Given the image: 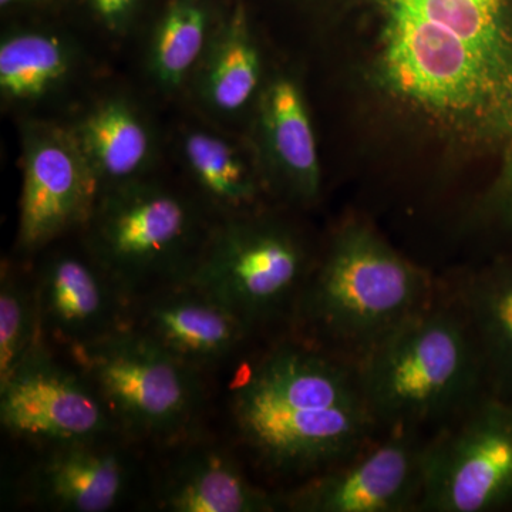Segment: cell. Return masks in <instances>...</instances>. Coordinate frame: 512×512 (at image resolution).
Returning a JSON list of instances; mask_svg holds the SVG:
<instances>
[{"label": "cell", "mask_w": 512, "mask_h": 512, "mask_svg": "<svg viewBox=\"0 0 512 512\" xmlns=\"http://www.w3.org/2000/svg\"><path fill=\"white\" fill-rule=\"evenodd\" d=\"M268 73L241 2L222 19L184 99L202 119L247 134Z\"/></svg>", "instance_id": "ac0fdd59"}, {"label": "cell", "mask_w": 512, "mask_h": 512, "mask_svg": "<svg viewBox=\"0 0 512 512\" xmlns=\"http://www.w3.org/2000/svg\"><path fill=\"white\" fill-rule=\"evenodd\" d=\"M82 5L100 35L121 43L136 33L147 0H82Z\"/></svg>", "instance_id": "603a6c76"}, {"label": "cell", "mask_w": 512, "mask_h": 512, "mask_svg": "<svg viewBox=\"0 0 512 512\" xmlns=\"http://www.w3.org/2000/svg\"><path fill=\"white\" fill-rule=\"evenodd\" d=\"M356 367L382 433H433L487 393L476 343L446 286Z\"/></svg>", "instance_id": "3957f363"}, {"label": "cell", "mask_w": 512, "mask_h": 512, "mask_svg": "<svg viewBox=\"0 0 512 512\" xmlns=\"http://www.w3.org/2000/svg\"><path fill=\"white\" fill-rule=\"evenodd\" d=\"M473 336L487 393L512 402V255L447 288Z\"/></svg>", "instance_id": "ffe728a7"}, {"label": "cell", "mask_w": 512, "mask_h": 512, "mask_svg": "<svg viewBox=\"0 0 512 512\" xmlns=\"http://www.w3.org/2000/svg\"><path fill=\"white\" fill-rule=\"evenodd\" d=\"M419 512L512 511V402L485 393L426 437Z\"/></svg>", "instance_id": "52a82bcc"}, {"label": "cell", "mask_w": 512, "mask_h": 512, "mask_svg": "<svg viewBox=\"0 0 512 512\" xmlns=\"http://www.w3.org/2000/svg\"><path fill=\"white\" fill-rule=\"evenodd\" d=\"M228 410L238 443L276 478L311 477L382 434L355 363L291 332L242 365Z\"/></svg>", "instance_id": "6da1fadb"}, {"label": "cell", "mask_w": 512, "mask_h": 512, "mask_svg": "<svg viewBox=\"0 0 512 512\" xmlns=\"http://www.w3.org/2000/svg\"><path fill=\"white\" fill-rule=\"evenodd\" d=\"M177 454L161 474L158 510L168 512L282 511L279 491L254 483L232 451L201 440L200 433L174 444Z\"/></svg>", "instance_id": "d6986e66"}, {"label": "cell", "mask_w": 512, "mask_h": 512, "mask_svg": "<svg viewBox=\"0 0 512 512\" xmlns=\"http://www.w3.org/2000/svg\"><path fill=\"white\" fill-rule=\"evenodd\" d=\"M126 326L204 375L237 359L256 339L244 320L188 281L131 299Z\"/></svg>", "instance_id": "7c38bea8"}, {"label": "cell", "mask_w": 512, "mask_h": 512, "mask_svg": "<svg viewBox=\"0 0 512 512\" xmlns=\"http://www.w3.org/2000/svg\"><path fill=\"white\" fill-rule=\"evenodd\" d=\"M62 120L92 170L99 195L157 174L163 136L153 114L130 90L93 94Z\"/></svg>", "instance_id": "5bb4252c"}, {"label": "cell", "mask_w": 512, "mask_h": 512, "mask_svg": "<svg viewBox=\"0 0 512 512\" xmlns=\"http://www.w3.org/2000/svg\"><path fill=\"white\" fill-rule=\"evenodd\" d=\"M66 355L128 443L168 448L198 433L207 400L204 373L143 333L124 326Z\"/></svg>", "instance_id": "8992f818"}, {"label": "cell", "mask_w": 512, "mask_h": 512, "mask_svg": "<svg viewBox=\"0 0 512 512\" xmlns=\"http://www.w3.org/2000/svg\"><path fill=\"white\" fill-rule=\"evenodd\" d=\"M0 421L36 448L121 437L92 384L43 339L0 383Z\"/></svg>", "instance_id": "9c48e42d"}, {"label": "cell", "mask_w": 512, "mask_h": 512, "mask_svg": "<svg viewBox=\"0 0 512 512\" xmlns=\"http://www.w3.org/2000/svg\"><path fill=\"white\" fill-rule=\"evenodd\" d=\"M123 437L37 447L23 473L20 495L37 508L107 512L126 498L133 477Z\"/></svg>", "instance_id": "9a60e30c"}, {"label": "cell", "mask_w": 512, "mask_h": 512, "mask_svg": "<svg viewBox=\"0 0 512 512\" xmlns=\"http://www.w3.org/2000/svg\"><path fill=\"white\" fill-rule=\"evenodd\" d=\"M42 340L35 282L18 264L6 261L0 274V383Z\"/></svg>", "instance_id": "7402d4cb"}, {"label": "cell", "mask_w": 512, "mask_h": 512, "mask_svg": "<svg viewBox=\"0 0 512 512\" xmlns=\"http://www.w3.org/2000/svg\"><path fill=\"white\" fill-rule=\"evenodd\" d=\"M173 151L185 185L215 220L266 207L271 195L247 134L192 113L175 128Z\"/></svg>", "instance_id": "2e32d148"}, {"label": "cell", "mask_w": 512, "mask_h": 512, "mask_svg": "<svg viewBox=\"0 0 512 512\" xmlns=\"http://www.w3.org/2000/svg\"><path fill=\"white\" fill-rule=\"evenodd\" d=\"M225 15L215 0H168L144 45V74L154 92L184 99Z\"/></svg>", "instance_id": "44dd1931"}, {"label": "cell", "mask_w": 512, "mask_h": 512, "mask_svg": "<svg viewBox=\"0 0 512 512\" xmlns=\"http://www.w3.org/2000/svg\"><path fill=\"white\" fill-rule=\"evenodd\" d=\"M59 244L40 252L32 276L42 339L66 352L124 328L130 299L82 241L77 248Z\"/></svg>", "instance_id": "8fae6325"}, {"label": "cell", "mask_w": 512, "mask_h": 512, "mask_svg": "<svg viewBox=\"0 0 512 512\" xmlns=\"http://www.w3.org/2000/svg\"><path fill=\"white\" fill-rule=\"evenodd\" d=\"M247 136L271 197L299 207L318 201L322 188L318 141L302 84L292 73L268 74Z\"/></svg>", "instance_id": "4fadbf2b"}, {"label": "cell", "mask_w": 512, "mask_h": 512, "mask_svg": "<svg viewBox=\"0 0 512 512\" xmlns=\"http://www.w3.org/2000/svg\"><path fill=\"white\" fill-rule=\"evenodd\" d=\"M237 2H241V0H237Z\"/></svg>", "instance_id": "d4e9b609"}, {"label": "cell", "mask_w": 512, "mask_h": 512, "mask_svg": "<svg viewBox=\"0 0 512 512\" xmlns=\"http://www.w3.org/2000/svg\"><path fill=\"white\" fill-rule=\"evenodd\" d=\"M316 258L298 227L264 207L215 220L184 281L227 306L256 338H274L291 332Z\"/></svg>", "instance_id": "5b68a950"}, {"label": "cell", "mask_w": 512, "mask_h": 512, "mask_svg": "<svg viewBox=\"0 0 512 512\" xmlns=\"http://www.w3.org/2000/svg\"><path fill=\"white\" fill-rule=\"evenodd\" d=\"M19 141L22 192L16 245L23 256H35L82 231L99 188L62 119L22 117Z\"/></svg>", "instance_id": "ba28073f"}, {"label": "cell", "mask_w": 512, "mask_h": 512, "mask_svg": "<svg viewBox=\"0 0 512 512\" xmlns=\"http://www.w3.org/2000/svg\"><path fill=\"white\" fill-rule=\"evenodd\" d=\"M424 440L419 431H384L348 460L279 491L282 511L419 512Z\"/></svg>", "instance_id": "30bf717a"}, {"label": "cell", "mask_w": 512, "mask_h": 512, "mask_svg": "<svg viewBox=\"0 0 512 512\" xmlns=\"http://www.w3.org/2000/svg\"><path fill=\"white\" fill-rule=\"evenodd\" d=\"M89 69L76 36L52 25H15L0 39V99L20 117L67 99Z\"/></svg>", "instance_id": "e0dca14e"}, {"label": "cell", "mask_w": 512, "mask_h": 512, "mask_svg": "<svg viewBox=\"0 0 512 512\" xmlns=\"http://www.w3.org/2000/svg\"><path fill=\"white\" fill-rule=\"evenodd\" d=\"M42 2H45V0H0V8L2 10L26 8V6L37 5V3Z\"/></svg>", "instance_id": "cb8c5ba5"}, {"label": "cell", "mask_w": 512, "mask_h": 512, "mask_svg": "<svg viewBox=\"0 0 512 512\" xmlns=\"http://www.w3.org/2000/svg\"><path fill=\"white\" fill-rule=\"evenodd\" d=\"M439 291L376 229L346 221L316 258L291 333L357 365Z\"/></svg>", "instance_id": "7a4b0ae2"}, {"label": "cell", "mask_w": 512, "mask_h": 512, "mask_svg": "<svg viewBox=\"0 0 512 512\" xmlns=\"http://www.w3.org/2000/svg\"><path fill=\"white\" fill-rule=\"evenodd\" d=\"M214 222L187 185L156 174L100 194L79 234L131 301L184 281Z\"/></svg>", "instance_id": "277c9868"}]
</instances>
